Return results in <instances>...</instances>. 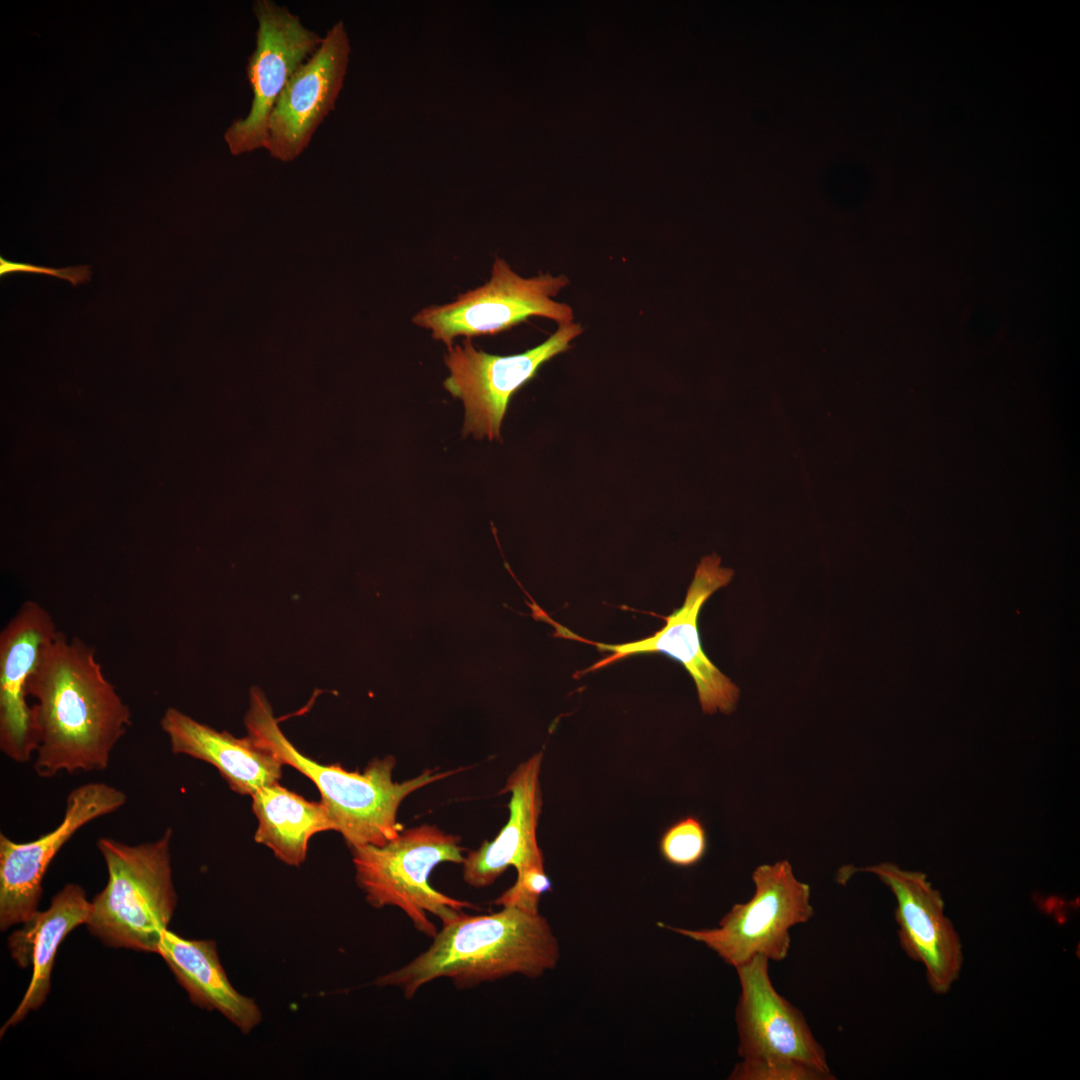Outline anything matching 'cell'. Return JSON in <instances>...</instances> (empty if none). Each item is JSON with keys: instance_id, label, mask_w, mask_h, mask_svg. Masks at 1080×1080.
Segmentation results:
<instances>
[{"instance_id": "1", "label": "cell", "mask_w": 1080, "mask_h": 1080, "mask_svg": "<svg viewBox=\"0 0 1080 1080\" xmlns=\"http://www.w3.org/2000/svg\"><path fill=\"white\" fill-rule=\"evenodd\" d=\"M37 748L35 773L103 771L131 726V711L107 680L95 651L60 631L44 648L27 685Z\"/></svg>"}, {"instance_id": "2", "label": "cell", "mask_w": 1080, "mask_h": 1080, "mask_svg": "<svg viewBox=\"0 0 1080 1080\" xmlns=\"http://www.w3.org/2000/svg\"><path fill=\"white\" fill-rule=\"evenodd\" d=\"M432 940L425 951L373 984L398 988L412 999L438 978L450 979L457 989H472L514 974L538 978L560 959L559 942L547 919L511 906L486 915L462 912Z\"/></svg>"}, {"instance_id": "3", "label": "cell", "mask_w": 1080, "mask_h": 1080, "mask_svg": "<svg viewBox=\"0 0 1080 1080\" xmlns=\"http://www.w3.org/2000/svg\"><path fill=\"white\" fill-rule=\"evenodd\" d=\"M244 723L248 736L257 745L315 784L335 831L343 836L349 849L365 844L382 846L397 837L402 831L397 821L401 802L417 789L457 773L426 769L414 778L394 782L396 760L392 755L373 759L362 773L347 771L340 764H320L300 752L283 734L269 701L256 687L250 690Z\"/></svg>"}, {"instance_id": "4", "label": "cell", "mask_w": 1080, "mask_h": 1080, "mask_svg": "<svg viewBox=\"0 0 1080 1080\" xmlns=\"http://www.w3.org/2000/svg\"><path fill=\"white\" fill-rule=\"evenodd\" d=\"M172 836L167 828L157 840L136 845L109 837L98 839L108 880L90 901L85 925L106 946L157 953L177 904Z\"/></svg>"}, {"instance_id": "5", "label": "cell", "mask_w": 1080, "mask_h": 1080, "mask_svg": "<svg viewBox=\"0 0 1080 1080\" xmlns=\"http://www.w3.org/2000/svg\"><path fill=\"white\" fill-rule=\"evenodd\" d=\"M738 1055L730 1080H833L826 1053L803 1013L781 996L769 960L755 956L736 968Z\"/></svg>"}, {"instance_id": "6", "label": "cell", "mask_w": 1080, "mask_h": 1080, "mask_svg": "<svg viewBox=\"0 0 1080 1080\" xmlns=\"http://www.w3.org/2000/svg\"><path fill=\"white\" fill-rule=\"evenodd\" d=\"M460 838L438 827L423 824L401 831L382 846L360 845L350 849L358 887L367 903L379 909L394 906L411 920L414 928L433 938L438 930L428 913L442 925L456 919L463 909H478L434 889L428 881L443 862L461 863Z\"/></svg>"}, {"instance_id": "7", "label": "cell", "mask_w": 1080, "mask_h": 1080, "mask_svg": "<svg viewBox=\"0 0 1080 1080\" xmlns=\"http://www.w3.org/2000/svg\"><path fill=\"white\" fill-rule=\"evenodd\" d=\"M752 879L755 892L751 899L735 904L718 927L691 930L657 925L703 943L735 968L759 955L784 960L791 944L790 929L814 914L810 886L795 877L787 860L758 866Z\"/></svg>"}, {"instance_id": "8", "label": "cell", "mask_w": 1080, "mask_h": 1080, "mask_svg": "<svg viewBox=\"0 0 1080 1080\" xmlns=\"http://www.w3.org/2000/svg\"><path fill=\"white\" fill-rule=\"evenodd\" d=\"M568 283L565 275L522 277L504 259L495 258L486 283L452 302L421 309L412 321L447 348L456 338L496 335L533 316L566 324L573 322V311L554 297Z\"/></svg>"}, {"instance_id": "9", "label": "cell", "mask_w": 1080, "mask_h": 1080, "mask_svg": "<svg viewBox=\"0 0 1080 1080\" xmlns=\"http://www.w3.org/2000/svg\"><path fill=\"white\" fill-rule=\"evenodd\" d=\"M733 570L721 566V559L712 554L701 559L687 589L683 605L665 617L666 624L652 636L624 644H605L588 641L550 619L554 636L593 644L599 651L611 655L580 672L596 671L620 659L651 652H661L677 660L692 677L701 708L706 714L717 711L731 713L739 700L740 690L704 653L698 630L700 610L718 589L727 586Z\"/></svg>"}, {"instance_id": "10", "label": "cell", "mask_w": 1080, "mask_h": 1080, "mask_svg": "<svg viewBox=\"0 0 1080 1080\" xmlns=\"http://www.w3.org/2000/svg\"><path fill=\"white\" fill-rule=\"evenodd\" d=\"M583 332L579 323H566L543 343L520 354L500 356L478 350L470 339L453 344L445 355L449 376L445 389L465 407L464 435L500 439V426L513 394L536 376L542 364L567 351Z\"/></svg>"}, {"instance_id": "11", "label": "cell", "mask_w": 1080, "mask_h": 1080, "mask_svg": "<svg viewBox=\"0 0 1080 1080\" xmlns=\"http://www.w3.org/2000/svg\"><path fill=\"white\" fill-rule=\"evenodd\" d=\"M252 11L257 30L255 48L246 65L252 101L247 115L234 120L224 133L230 153L236 156L264 149L276 100L323 37L307 28L287 6L272 0H255Z\"/></svg>"}, {"instance_id": "12", "label": "cell", "mask_w": 1080, "mask_h": 1080, "mask_svg": "<svg viewBox=\"0 0 1080 1080\" xmlns=\"http://www.w3.org/2000/svg\"><path fill=\"white\" fill-rule=\"evenodd\" d=\"M126 794L103 782H90L71 790L64 816L52 831L18 843L0 834V928L24 924L37 912L42 882L60 849L86 824L114 813Z\"/></svg>"}, {"instance_id": "13", "label": "cell", "mask_w": 1080, "mask_h": 1080, "mask_svg": "<svg viewBox=\"0 0 1080 1080\" xmlns=\"http://www.w3.org/2000/svg\"><path fill=\"white\" fill-rule=\"evenodd\" d=\"M351 52L344 22L322 37L314 53L295 71L279 95L266 128L264 149L281 162H291L334 110L343 87Z\"/></svg>"}, {"instance_id": "14", "label": "cell", "mask_w": 1080, "mask_h": 1080, "mask_svg": "<svg viewBox=\"0 0 1080 1080\" xmlns=\"http://www.w3.org/2000/svg\"><path fill=\"white\" fill-rule=\"evenodd\" d=\"M858 871L877 875L893 892L902 949L909 958L924 965L927 982L935 993H947L959 977L963 953L958 933L944 914L940 892L933 888L926 874L888 862L859 869L845 867L839 872V881H846Z\"/></svg>"}, {"instance_id": "15", "label": "cell", "mask_w": 1080, "mask_h": 1080, "mask_svg": "<svg viewBox=\"0 0 1080 1080\" xmlns=\"http://www.w3.org/2000/svg\"><path fill=\"white\" fill-rule=\"evenodd\" d=\"M58 632L50 613L28 600L0 633V749L16 763L29 762L37 748L27 685Z\"/></svg>"}, {"instance_id": "16", "label": "cell", "mask_w": 1080, "mask_h": 1080, "mask_svg": "<svg viewBox=\"0 0 1080 1080\" xmlns=\"http://www.w3.org/2000/svg\"><path fill=\"white\" fill-rule=\"evenodd\" d=\"M543 753L522 762L508 777L500 793H510L509 819L492 841L469 851L462 862V876L471 887L492 885L508 867L517 876L532 869H544V857L537 842V825L542 808L539 783Z\"/></svg>"}, {"instance_id": "17", "label": "cell", "mask_w": 1080, "mask_h": 1080, "mask_svg": "<svg viewBox=\"0 0 1080 1080\" xmlns=\"http://www.w3.org/2000/svg\"><path fill=\"white\" fill-rule=\"evenodd\" d=\"M161 728L171 751L214 766L234 792L252 795L262 786L279 781L282 761L249 736L236 738L218 731L170 707L164 712Z\"/></svg>"}, {"instance_id": "18", "label": "cell", "mask_w": 1080, "mask_h": 1080, "mask_svg": "<svg viewBox=\"0 0 1080 1080\" xmlns=\"http://www.w3.org/2000/svg\"><path fill=\"white\" fill-rule=\"evenodd\" d=\"M89 912L85 890L69 883L52 897L45 911H38L22 929L9 936L11 956L21 967L32 965V977L20 1004L1 1028V1036L45 1002L57 950L73 929L86 924Z\"/></svg>"}, {"instance_id": "19", "label": "cell", "mask_w": 1080, "mask_h": 1080, "mask_svg": "<svg viewBox=\"0 0 1080 1080\" xmlns=\"http://www.w3.org/2000/svg\"><path fill=\"white\" fill-rule=\"evenodd\" d=\"M157 954L194 1005L219 1012L243 1034L261 1023L262 1012L256 1001L239 993L228 979L215 941L185 939L167 929Z\"/></svg>"}, {"instance_id": "20", "label": "cell", "mask_w": 1080, "mask_h": 1080, "mask_svg": "<svg viewBox=\"0 0 1080 1080\" xmlns=\"http://www.w3.org/2000/svg\"><path fill=\"white\" fill-rule=\"evenodd\" d=\"M252 811L258 826L255 842L268 847L275 857L289 866H300L306 859L312 836L336 830L325 805L309 801L274 782L252 795Z\"/></svg>"}, {"instance_id": "21", "label": "cell", "mask_w": 1080, "mask_h": 1080, "mask_svg": "<svg viewBox=\"0 0 1080 1080\" xmlns=\"http://www.w3.org/2000/svg\"><path fill=\"white\" fill-rule=\"evenodd\" d=\"M707 836L702 823L686 817L669 827L660 840L663 858L675 866L689 867L705 855Z\"/></svg>"}, {"instance_id": "22", "label": "cell", "mask_w": 1080, "mask_h": 1080, "mask_svg": "<svg viewBox=\"0 0 1080 1080\" xmlns=\"http://www.w3.org/2000/svg\"><path fill=\"white\" fill-rule=\"evenodd\" d=\"M552 884L545 869H532L517 876L512 887L503 892L494 904L502 907L511 906L530 913H539L541 896L551 891Z\"/></svg>"}, {"instance_id": "23", "label": "cell", "mask_w": 1080, "mask_h": 1080, "mask_svg": "<svg viewBox=\"0 0 1080 1080\" xmlns=\"http://www.w3.org/2000/svg\"><path fill=\"white\" fill-rule=\"evenodd\" d=\"M25 272L34 274H46L70 282L73 286L87 283L91 278V270L87 265H79L64 268H50L38 266L26 262H17L0 257V275L3 277L10 273Z\"/></svg>"}]
</instances>
